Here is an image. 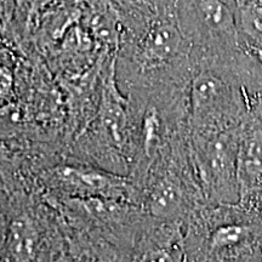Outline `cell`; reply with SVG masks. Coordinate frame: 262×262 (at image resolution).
<instances>
[{
    "mask_svg": "<svg viewBox=\"0 0 262 262\" xmlns=\"http://www.w3.org/2000/svg\"><path fill=\"white\" fill-rule=\"evenodd\" d=\"M195 49L176 18L173 3L157 8L119 39L116 74L124 94L187 85Z\"/></svg>",
    "mask_w": 262,
    "mask_h": 262,
    "instance_id": "obj_1",
    "label": "cell"
},
{
    "mask_svg": "<svg viewBox=\"0 0 262 262\" xmlns=\"http://www.w3.org/2000/svg\"><path fill=\"white\" fill-rule=\"evenodd\" d=\"M117 52L104 62L93 119L75 137L71 157L119 175L129 176L135 159L136 127L129 98L116 74Z\"/></svg>",
    "mask_w": 262,
    "mask_h": 262,
    "instance_id": "obj_2",
    "label": "cell"
},
{
    "mask_svg": "<svg viewBox=\"0 0 262 262\" xmlns=\"http://www.w3.org/2000/svg\"><path fill=\"white\" fill-rule=\"evenodd\" d=\"M181 226L185 254L198 262L241 260L261 250L262 217L239 204H204Z\"/></svg>",
    "mask_w": 262,
    "mask_h": 262,
    "instance_id": "obj_3",
    "label": "cell"
},
{
    "mask_svg": "<svg viewBox=\"0 0 262 262\" xmlns=\"http://www.w3.org/2000/svg\"><path fill=\"white\" fill-rule=\"evenodd\" d=\"M10 195L9 220L0 262H54L64 244L60 212L35 189Z\"/></svg>",
    "mask_w": 262,
    "mask_h": 262,
    "instance_id": "obj_4",
    "label": "cell"
},
{
    "mask_svg": "<svg viewBox=\"0 0 262 262\" xmlns=\"http://www.w3.org/2000/svg\"><path fill=\"white\" fill-rule=\"evenodd\" d=\"M34 185L48 201L104 198L139 205V192L129 176L72 157L42 163L34 173Z\"/></svg>",
    "mask_w": 262,
    "mask_h": 262,
    "instance_id": "obj_5",
    "label": "cell"
},
{
    "mask_svg": "<svg viewBox=\"0 0 262 262\" xmlns=\"http://www.w3.org/2000/svg\"><path fill=\"white\" fill-rule=\"evenodd\" d=\"M241 125L204 135H188L189 149L206 204H237Z\"/></svg>",
    "mask_w": 262,
    "mask_h": 262,
    "instance_id": "obj_6",
    "label": "cell"
},
{
    "mask_svg": "<svg viewBox=\"0 0 262 262\" xmlns=\"http://www.w3.org/2000/svg\"><path fill=\"white\" fill-rule=\"evenodd\" d=\"M173 8L195 55H234L239 51L235 0H173Z\"/></svg>",
    "mask_w": 262,
    "mask_h": 262,
    "instance_id": "obj_7",
    "label": "cell"
},
{
    "mask_svg": "<svg viewBox=\"0 0 262 262\" xmlns=\"http://www.w3.org/2000/svg\"><path fill=\"white\" fill-rule=\"evenodd\" d=\"M183 256L181 224L150 217L137 238L129 262H182Z\"/></svg>",
    "mask_w": 262,
    "mask_h": 262,
    "instance_id": "obj_8",
    "label": "cell"
},
{
    "mask_svg": "<svg viewBox=\"0 0 262 262\" xmlns=\"http://www.w3.org/2000/svg\"><path fill=\"white\" fill-rule=\"evenodd\" d=\"M64 226V244L54 262H129L133 249L102 235Z\"/></svg>",
    "mask_w": 262,
    "mask_h": 262,
    "instance_id": "obj_9",
    "label": "cell"
},
{
    "mask_svg": "<svg viewBox=\"0 0 262 262\" xmlns=\"http://www.w3.org/2000/svg\"><path fill=\"white\" fill-rule=\"evenodd\" d=\"M238 49L262 80V0H235Z\"/></svg>",
    "mask_w": 262,
    "mask_h": 262,
    "instance_id": "obj_10",
    "label": "cell"
},
{
    "mask_svg": "<svg viewBox=\"0 0 262 262\" xmlns=\"http://www.w3.org/2000/svg\"><path fill=\"white\" fill-rule=\"evenodd\" d=\"M10 208V195L5 189L0 188V257H2L3 248H4L6 228H8Z\"/></svg>",
    "mask_w": 262,
    "mask_h": 262,
    "instance_id": "obj_11",
    "label": "cell"
},
{
    "mask_svg": "<svg viewBox=\"0 0 262 262\" xmlns=\"http://www.w3.org/2000/svg\"><path fill=\"white\" fill-rule=\"evenodd\" d=\"M261 261H262V245H261Z\"/></svg>",
    "mask_w": 262,
    "mask_h": 262,
    "instance_id": "obj_12",
    "label": "cell"
}]
</instances>
